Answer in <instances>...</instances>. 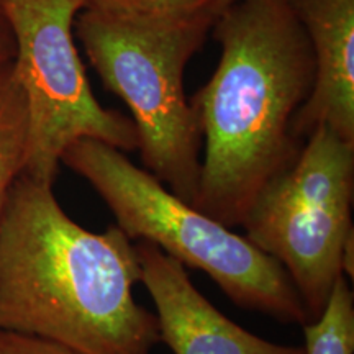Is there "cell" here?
Masks as SVG:
<instances>
[{"mask_svg": "<svg viewBox=\"0 0 354 354\" xmlns=\"http://www.w3.org/2000/svg\"><path fill=\"white\" fill-rule=\"evenodd\" d=\"M140 258L117 225L82 228L53 184L21 174L0 216V330L84 354H149L158 320L135 299Z\"/></svg>", "mask_w": 354, "mask_h": 354, "instance_id": "1", "label": "cell"}, {"mask_svg": "<svg viewBox=\"0 0 354 354\" xmlns=\"http://www.w3.org/2000/svg\"><path fill=\"white\" fill-rule=\"evenodd\" d=\"M210 32L221 46L218 64L190 102L202 133L194 207L234 228L302 148L294 120L315 63L287 0H233Z\"/></svg>", "mask_w": 354, "mask_h": 354, "instance_id": "2", "label": "cell"}, {"mask_svg": "<svg viewBox=\"0 0 354 354\" xmlns=\"http://www.w3.org/2000/svg\"><path fill=\"white\" fill-rule=\"evenodd\" d=\"M61 165L94 187L131 241L153 243L185 269L203 271L238 307L282 323H308L302 300L276 259L176 197L120 149L84 138L66 149Z\"/></svg>", "mask_w": 354, "mask_h": 354, "instance_id": "3", "label": "cell"}, {"mask_svg": "<svg viewBox=\"0 0 354 354\" xmlns=\"http://www.w3.org/2000/svg\"><path fill=\"white\" fill-rule=\"evenodd\" d=\"M210 21L123 19L84 8L74 21L88 63L130 109L145 169L190 205L197 201L202 133L184 71Z\"/></svg>", "mask_w": 354, "mask_h": 354, "instance_id": "4", "label": "cell"}, {"mask_svg": "<svg viewBox=\"0 0 354 354\" xmlns=\"http://www.w3.org/2000/svg\"><path fill=\"white\" fill-rule=\"evenodd\" d=\"M353 201L354 143L320 125L294 162L259 190L241 223L248 240L282 266L308 322L344 276Z\"/></svg>", "mask_w": 354, "mask_h": 354, "instance_id": "5", "label": "cell"}, {"mask_svg": "<svg viewBox=\"0 0 354 354\" xmlns=\"http://www.w3.org/2000/svg\"><path fill=\"white\" fill-rule=\"evenodd\" d=\"M86 0H0L13 37V76L28 110L25 176L55 183L61 158L79 140H97L120 151L138 145L131 118L104 109L74 38Z\"/></svg>", "mask_w": 354, "mask_h": 354, "instance_id": "6", "label": "cell"}, {"mask_svg": "<svg viewBox=\"0 0 354 354\" xmlns=\"http://www.w3.org/2000/svg\"><path fill=\"white\" fill-rule=\"evenodd\" d=\"M141 284L156 308L159 343L174 354H307L269 342L220 312L190 281L179 261L148 241H135Z\"/></svg>", "mask_w": 354, "mask_h": 354, "instance_id": "7", "label": "cell"}, {"mask_svg": "<svg viewBox=\"0 0 354 354\" xmlns=\"http://www.w3.org/2000/svg\"><path fill=\"white\" fill-rule=\"evenodd\" d=\"M307 35L315 63L308 99L294 120L305 138L328 127L354 143V0H287Z\"/></svg>", "mask_w": 354, "mask_h": 354, "instance_id": "8", "label": "cell"}, {"mask_svg": "<svg viewBox=\"0 0 354 354\" xmlns=\"http://www.w3.org/2000/svg\"><path fill=\"white\" fill-rule=\"evenodd\" d=\"M26 149L28 110L8 61L0 64V216L12 187L25 172Z\"/></svg>", "mask_w": 354, "mask_h": 354, "instance_id": "9", "label": "cell"}, {"mask_svg": "<svg viewBox=\"0 0 354 354\" xmlns=\"http://www.w3.org/2000/svg\"><path fill=\"white\" fill-rule=\"evenodd\" d=\"M307 354H354V294L348 277H339L315 320L302 326Z\"/></svg>", "mask_w": 354, "mask_h": 354, "instance_id": "10", "label": "cell"}, {"mask_svg": "<svg viewBox=\"0 0 354 354\" xmlns=\"http://www.w3.org/2000/svg\"><path fill=\"white\" fill-rule=\"evenodd\" d=\"M86 8L123 17L156 21H210L215 24L233 0H86Z\"/></svg>", "mask_w": 354, "mask_h": 354, "instance_id": "11", "label": "cell"}, {"mask_svg": "<svg viewBox=\"0 0 354 354\" xmlns=\"http://www.w3.org/2000/svg\"><path fill=\"white\" fill-rule=\"evenodd\" d=\"M0 354H84L37 336L0 330Z\"/></svg>", "mask_w": 354, "mask_h": 354, "instance_id": "12", "label": "cell"}, {"mask_svg": "<svg viewBox=\"0 0 354 354\" xmlns=\"http://www.w3.org/2000/svg\"><path fill=\"white\" fill-rule=\"evenodd\" d=\"M13 53H15V46H13L10 26H8L6 15H3L2 8H0V64L12 61Z\"/></svg>", "mask_w": 354, "mask_h": 354, "instance_id": "13", "label": "cell"}]
</instances>
